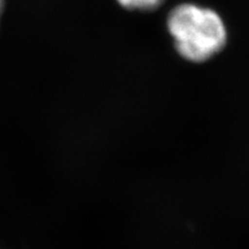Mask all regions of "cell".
I'll use <instances>...</instances> for the list:
<instances>
[{
	"label": "cell",
	"instance_id": "7a4b0ae2",
	"mask_svg": "<svg viewBox=\"0 0 249 249\" xmlns=\"http://www.w3.org/2000/svg\"><path fill=\"white\" fill-rule=\"evenodd\" d=\"M123 7L136 11H152L163 4L164 0H118Z\"/></svg>",
	"mask_w": 249,
	"mask_h": 249
},
{
	"label": "cell",
	"instance_id": "6da1fadb",
	"mask_svg": "<svg viewBox=\"0 0 249 249\" xmlns=\"http://www.w3.org/2000/svg\"><path fill=\"white\" fill-rule=\"evenodd\" d=\"M167 28L178 53L187 60L203 62L219 53L226 44V29L216 12L183 4L173 8Z\"/></svg>",
	"mask_w": 249,
	"mask_h": 249
},
{
	"label": "cell",
	"instance_id": "3957f363",
	"mask_svg": "<svg viewBox=\"0 0 249 249\" xmlns=\"http://www.w3.org/2000/svg\"><path fill=\"white\" fill-rule=\"evenodd\" d=\"M2 8H4V0H0V15H1Z\"/></svg>",
	"mask_w": 249,
	"mask_h": 249
}]
</instances>
